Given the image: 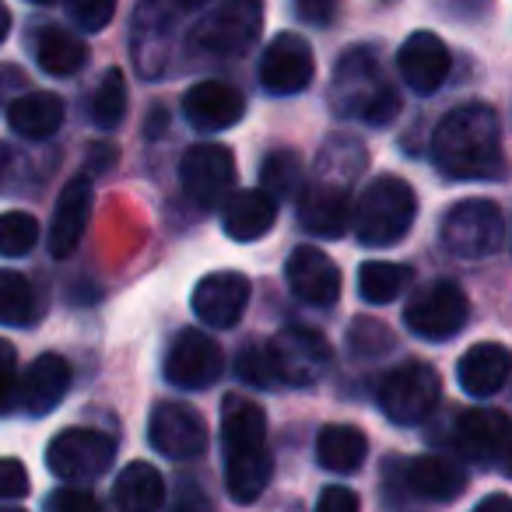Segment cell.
Segmentation results:
<instances>
[{"mask_svg":"<svg viewBox=\"0 0 512 512\" xmlns=\"http://www.w3.org/2000/svg\"><path fill=\"white\" fill-rule=\"evenodd\" d=\"M432 162L446 179H502V127L491 106H460L432 134Z\"/></svg>","mask_w":512,"mask_h":512,"instance_id":"1","label":"cell"},{"mask_svg":"<svg viewBox=\"0 0 512 512\" xmlns=\"http://www.w3.org/2000/svg\"><path fill=\"white\" fill-rule=\"evenodd\" d=\"M330 106L337 116L362 120L369 127H386L397 120L400 95L379 71V57L369 46H355L337 60L334 85H330Z\"/></svg>","mask_w":512,"mask_h":512,"instance_id":"2","label":"cell"},{"mask_svg":"<svg viewBox=\"0 0 512 512\" xmlns=\"http://www.w3.org/2000/svg\"><path fill=\"white\" fill-rule=\"evenodd\" d=\"M414 218H418V197H414L411 186L397 176L372 179V183L365 186L362 200L351 207L358 242L372 249L397 246V242L411 232Z\"/></svg>","mask_w":512,"mask_h":512,"instance_id":"3","label":"cell"},{"mask_svg":"<svg viewBox=\"0 0 512 512\" xmlns=\"http://www.w3.org/2000/svg\"><path fill=\"white\" fill-rule=\"evenodd\" d=\"M442 246L463 260H484L505 246V214L495 200L470 197L446 211L439 228Z\"/></svg>","mask_w":512,"mask_h":512,"instance_id":"4","label":"cell"},{"mask_svg":"<svg viewBox=\"0 0 512 512\" xmlns=\"http://www.w3.org/2000/svg\"><path fill=\"white\" fill-rule=\"evenodd\" d=\"M264 29V0H225L190 32V46L211 57H242Z\"/></svg>","mask_w":512,"mask_h":512,"instance_id":"5","label":"cell"},{"mask_svg":"<svg viewBox=\"0 0 512 512\" xmlns=\"http://www.w3.org/2000/svg\"><path fill=\"white\" fill-rule=\"evenodd\" d=\"M379 407L393 425H421L439 407L442 383L428 362H404L386 372L376 390Z\"/></svg>","mask_w":512,"mask_h":512,"instance_id":"6","label":"cell"},{"mask_svg":"<svg viewBox=\"0 0 512 512\" xmlns=\"http://www.w3.org/2000/svg\"><path fill=\"white\" fill-rule=\"evenodd\" d=\"M470 302L453 281H432L418 288L404 306V323L421 341H449L467 327Z\"/></svg>","mask_w":512,"mask_h":512,"instance_id":"7","label":"cell"},{"mask_svg":"<svg viewBox=\"0 0 512 512\" xmlns=\"http://www.w3.org/2000/svg\"><path fill=\"white\" fill-rule=\"evenodd\" d=\"M116 460V446L109 435L95 428H67L46 449V467L67 484H92L109 474Z\"/></svg>","mask_w":512,"mask_h":512,"instance_id":"8","label":"cell"},{"mask_svg":"<svg viewBox=\"0 0 512 512\" xmlns=\"http://www.w3.org/2000/svg\"><path fill=\"white\" fill-rule=\"evenodd\" d=\"M225 376V355L204 330H179L165 351V379L179 390H207Z\"/></svg>","mask_w":512,"mask_h":512,"instance_id":"9","label":"cell"},{"mask_svg":"<svg viewBox=\"0 0 512 512\" xmlns=\"http://www.w3.org/2000/svg\"><path fill=\"white\" fill-rule=\"evenodd\" d=\"M179 183L183 193L197 207L211 211L232 193L235 186V158L225 144H197L179 162Z\"/></svg>","mask_w":512,"mask_h":512,"instance_id":"10","label":"cell"},{"mask_svg":"<svg viewBox=\"0 0 512 512\" xmlns=\"http://www.w3.org/2000/svg\"><path fill=\"white\" fill-rule=\"evenodd\" d=\"M148 442L158 456L169 460H197L207 453V428L193 407L179 400H162L155 404L148 421Z\"/></svg>","mask_w":512,"mask_h":512,"instance_id":"11","label":"cell"},{"mask_svg":"<svg viewBox=\"0 0 512 512\" xmlns=\"http://www.w3.org/2000/svg\"><path fill=\"white\" fill-rule=\"evenodd\" d=\"M267 348H271L281 386H313L316 379L327 372L330 358H334L327 337L316 334V330H306V327L281 330Z\"/></svg>","mask_w":512,"mask_h":512,"instance_id":"12","label":"cell"},{"mask_svg":"<svg viewBox=\"0 0 512 512\" xmlns=\"http://www.w3.org/2000/svg\"><path fill=\"white\" fill-rule=\"evenodd\" d=\"M316 74L313 46L295 32H281L267 43L264 57H260V85L271 95H295L309 88Z\"/></svg>","mask_w":512,"mask_h":512,"instance_id":"13","label":"cell"},{"mask_svg":"<svg viewBox=\"0 0 512 512\" xmlns=\"http://www.w3.org/2000/svg\"><path fill=\"white\" fill-rule=\"evenodd\" d=\"M193 316L214 330H228L242 320L249 306V278L239 271H214L193 288Z\"/></svg>","mask_w":512,"mask_h":512,"instance_id":"14","label":"cell"},{"mask_svg":"<svg viewBox=\"0 0 512 512\" xmlns=\"http://www.w3.org/2000/svg\"><path fill=\"white\" fill-rule=\"evenodd\" d=\"M449 57L446 43H442L435 32H414L404 39L397 53V67H400V81L407 85V92L414 95H435L449 78Z\"/></svg>","mask_w":512,"mask_h":512,"instance_id":"15","label":"cell"},{"mask_svg":"<svg viewBox=\"0 0 512 512\" xmlns=\"http://www.w3.org/2000/svg\"><path fill=\"white\" fill-rule=\"evenodd\" d=\"M285 274H288L292 292L299 295L306 306L330 309V306H337V299H341V271H337V264L323 253V249L295 246L292 256H288Z\"/></svg>","mask_w":512,"mask_h":512,"instance_id":"16","label":"cell"},{"mask_svg":"<svg viewBox=\"0 0 512 512\" xmlns=\"http://www.w3.org/2000/svg\"><path fill=\"white\" fill-rule=\"evenodd\" d=\"M246 116V99L225 81H200L183 95V120L200 134H218Z\"/></svg>","mask_w":512,"mask_h":512,"instance_id":"17","label":"cell"},{"mask_svg":"<svg viewBox=\"0 0 512 512\" xmlns=\"http://www.w3.org/2000/svg\"><path fill=\"white\" fill-rule=\"evenodd\" d=\"M92 176L81 172L71 183L60 190V200L53 207V221H50V235H46V246H50L53 260H67V256L78 249L81 235H85L88 214H92Z\"/></svg>","mask_w":512,"mask_h":512,"instance_id":"18","label":"cell"},{"mask_svg":"<svg viewBox=\"0 0 512 512\" xmlns=\"http://www.w3.org/2000/svg\"><path fill=\"white\" fill-rule=\"evenodd\" d=\"M71 390V362L64 355H39L25 372H18V407L32 418L57 411V404Z\"/></svg>","mask_w":512,"mask_h":512,"instance_id":"19","label":"cell"},{"mask_svg":"<svg viewBox=\"0 0 512 512\" xmlns=\"http://www.w3.org/2000/svg\"><path fill=\"white\" fill-rule=\"evenodd\" d=\"M453 442L470 463H498L505 456V442H509V418L495 407H474L456 418Z\"/></svg>","mask_w":512,"mask_h":512,"instance_id":"20","label":"cell"},{"mask_svg":"<svg viewBox=\"0 0 512 512\" xmlns=\"http://www.w3.org/2000/svg\"><path fill=\"white\" fill-rule=\"evenodd\" d=\"M351 193L348 186L337 183H316L302 193L299 200V225L313 235H323V239H341L351 225Z\"/></svg>","mask_w":512,"mask_h":512,"instance_id":"21","label":"cell"},{"mask_svg":"<svg viewBox=\"0 0 512 512\" xmlns=\"http://www.w3.org/2000/svg\"><path fill=\"white\" fill-rule=\"evenodd\" d=\"M221 228L232 242H253L278 221V200L264 190H239L221 200Z\"/></svg>","mask_w":512,"mask_h":512,"instance_id":"22","label":"cell"},{"mask_svg":"<svg viewBox=\"0 0 512 512\" xmlns=\"http://www.w3.org/2000/svg\"><path fill=\"white\" fill-rule=\"evenodd\" d=\"M8 123L18 137L25 141H50L60 127H64V116H67V106L57 92H29L11 99L8 106Z\"/></svg>","mask_w":512,"mask_h":512,"instance_id":"23","label":"cell"},{"mask_svg":"<svg viewBox=\"0 0 512 512\" xmlns=\"http://www.w3.org/2000/svg\"><path fill=\"white\" fill-rule=\"evenodd\" d=\"M456 379H460L467 397H495L505 386V379H509V351L495 341L474 344V348L463 351L460 365H456Z\"/></svg>","mask_w":512,"mask_h":512,"instance_id":"24","label":"cell"},{"mask_svg":"<svg viewBox=\"0 0 512 512\" xmlns=\"http://www.w3.org/2000/svg\"><path fill=\"white\" fill-rule=\"evenodd\" d=\"M274 477V460L267 453V442L260 446H242V449H225V488L232 495V502L249 505L264 495L267 484Z\"/></svg>","mask_w":512,"mask_h":512,"instance_id":"25","label":"cell"},{"mask_svg":"<svg viewBox=\"0 0 512 512\" xmlns=\"http://www.w3.org/2000/svg\"><path fill=\"white\" fill-rule=\"evenodd\" d=\"M407 488L414 491L418 498H428V502H456L467 488V470L460 467L449 456H414L411 463L404 467Z\"/></svg>","mask_w":512,"mask_h":512,"instance_id":"26","label":"cell"},{"mask_svg":"<svg viewBox=\"0 0 512 512\" xmlns=\"http://www.w3.org/2000/svg\"><path fill=\"white\" fill-rule=\"evenodd\" d=\"M172 18L162 11V0H141L134 18V57H137V71L144 78H158L162 64L169 57V43H172Z\"/></svg>","mask_w":512,"mask_h":512,"instance_id":"27","label":"cell"},{"mask_svg":"<svg viewBox=\"0 0 512 512\" xmlns=\"http://www.w3.org/2000/svg\"><path fill=\"white\" fill-rule=\"evenodd\" d=\"M267 442V414L256 400L242 397V393H228L221 400V446L242 449V446H260Z\"/></svg>","mask_w":512,"mask_h":512,"instance_id":"28","label":"cell"},{"mask_svg":"<svg viewBox=\"0 0 512 512\" xmlns=\"http://www.w3.org/2000/svg\"><path fill=\"white\" fill-rule=\"evenodd\" d=\"M369 456V439L355 425H327L316 435V460L330 474H351Z\"/></svg>","mask_w":512,"mask_h":512,"instance_id":"29","label":"cell"},{"mask_svg":"<svg viewBox=\"0 0 512 512\" xmlns=\"http://www.w3.org/2000/svg\"><path fill=\"white\" fill-rule=\"evenodd\" d=\"M113 502L127 512H155L165 505V481L151 463H127L113 484Z\"/></svg>","mask_w":512,"mask_h":512,"instance_id":"30","label":"cell"},{"mask_svg":"<svg viewBox=\"0 0 512 512\" xmlns=\"http://www.w3.org/2000/svg\"><path fill=\"white\" fill-rule=\"evenodd\" d=\"M36 60L53 78H71L88 64V46L74 32L60 29V25H46L36 36Z\"/></svg>","mask_w":512,"mask_h":512,"instance_id":"31","label":"cell"},{"mask_svg":"<svg viewBox=\"0 0 512 512\" xmlns=\"http://www.w3.org/2000/svg\"><path fill=\"white\" fill-rule=\"evenodd\" d=\"M414 285V267L407 264H386V260H369L358 271V295L369 306H390L407 288Z\"/></svg>","mask_w":512,"mask_h":512,"instance_id":"32","label":"cell"},{"mask_svg":"<svg viewBox=\"0 0 512 512\" xmlns=\"http://www.w3.org/2000/svg\"><path fill=\"white\" fill-rule=\"evenodd\" d=\"M362 169H365V148L355 137L334 134L327 141V148L320 151V158H316V176H320L323 183L348 186V190H351V183L362 176Z\"/></svg>","mask_w":512,"mask_h":512,"instance_id":"33","label":"cell"},{"mask_svg":"<svg viewBox=\"0 0 512 512\" xmlns=\"http://www.w3.org/2000/svg\"><path fill=\"white\" fill-rule=\"evenodd\" d=\"M36 316V295L25 274L0 267V323L4 327H29Z\"/></svg>","mask_w":512,"mask_h":512,"instance_id":"34","label":"cell"},{"mask_svg":"<svg viewBox=\"0 0 512 512\" xmlns=\"http://www.w3.org/2000/svg\"><path fill=\"white\" fill-rule=\"evenodd\" d=\"M92 120L95 127L102 130H116L123 123V116H127V81H123V71L120 67H109L106 74H102L99 88H95L92 95Z\"/></svg>","mask_w":512,"mask_h":512,"instance_id":"35","label":"cell"},{"mask_svg":"<svg viewBox=\"0 0 512 512\" xmlns=\"http://www.w3.org/2000/svg\"><path fill=\"white\" fill-rule=\"evenodd\" d=\"M302 186V158L288 148H278L260 165V190L271 193L274 200L295 197Z\"/></svg>","mask_w":512,"mask_h":512,"instance_id":"36","label":"cell"},{"mask_svg":"<svg viewBox=\"0 0 512 512\" xmlns=\"http://www.w3.org/2000/svg\"><path fill=\"white\" fill-rule=\"evenodd\" d=\"M39 242V221L29 211H4L0 214V256L15 260V256L32 253Z\"/></svg>","mask_w":512,"mask_h":512,"instance_id":"37","label":"cell"},{"mask_svg":"<svg viewBox=\"0 0 512 512\" xmlns=\"http://www.w3.org/2000/svg\"><path fill=\"white\" fill-rule=\"evenodd\" d=\"M235 372H239L242 383L256 386V390H278L281 379L274 369V358L267 344H246V348L235 355Z\"/></svg>","mask_w":512,"mask_h":512,"instance_id":"38","label":"cell"},{"mask_svg":"<svg viewBox=\"0 0 512 512\" xmlns=\"http://www.w3.org/2000/svg\"><path fill=\"white\" fill-rule=\"evenodd\" d=\"M348 344L358 358H379L386 351H393V334L386 323L372 320V316H362V320L351 323V334H348Z\"/></svg>","mask_w":512,"mask_h":512,"instance_id":"39","label":"cell"},{"mask_svg":"<svg viewBox=\"0 0 512 512\" xmlns=\"http://www.w3.org/2000/svg\"><path fill=\"white\" fill-rule=\"evenodd\" d=\"M67 11L85 32H102L116 15V0H67Z\"/></svg>","mask_w":512,"mask_h":512,"instance_id":"40","label":"cell"},{"mask_svg":"<svg viewBox=\"0 0 512 512\" xmlns=\"http://www.w3.org/2000/svg\"><path fill=\"white\" fill-rule=\"evenodd\" d=\"M18 407V355L0 337V414H11Z\"/></svg>","mask_w":512,"mask_h":512,"instance_id":"41","label":"cell"},{"mask_svg":"<svg viewBox=\"0 0 512 512\" xmlns=\"http://www.w3.org/2000/svg\"><path fill=\"white\" fill-rule=\"evenodd\" d=\"M29 495V470L25 463L0 456V502H15V498Z\"/></svg>","mask_w":512,"mask_h":512,"instance_id":"42","label":"cell"},{"mask_svg":"<svg viewBox=\"0 0 512 512\" xmlns=\"http://www.w3.org/2000/svg\"><path fill=\"white\" fill-rule=\"evenodd\" d=\"M46 509L50 512H95L99 509V498H95L92 491L78 488V484H67V488L53 491V495L46 498Z\"/></svg>","mask_w":512,"mask_h":512,"instance_id":"43","label":"cell"},{"mask_svg":"<svg viewBox=\"0 0 512 512\" xmlns=\"http://www.w3.org/2000/svg\"><path fill=\"white\" fill-rule=\"evenodd\" d=\"M358 505H362L358 495L344 488V484H330V488H323L320 498H316V509L320 512H355Z\"/></svg>","mask_w":512,"mask_h":512,"instance_id":"44","label":"cell"},{"mask_svg":"<svg viewBox=\"0 0 512 512\" xmlns=\"http://www.w3.org/2000/svg\"><path fill=\"white\" fill-rule=\"evenodd\" d=\"M295 4H299V15L313 25H327L337 8V0H295Z\"/></svg>","mask_w":512,"mask_h":512,"instance_id":"45","label":"cell"},{"mask_svg":"<svg viewBox=\"0 0 512 512\" xmlns=\"http://www.w3.org/2000/svg\"><path fill=\"white\" fill-rule=\"evenodd\" d=\"M88 165H92V172L113 169V165H116V148H113V144H92V151H88Z\"/></svg>","mask_w":512,"mask_h":512,"instance_id":"46","label":"cell"},{"mask_svg":"<svg viewBox=\"0 0 512 512\" xmlns=\"http://www.w3.org/2000/svg\"><path fill=\"white\" fill-rule=\"evenodd\" d=\"M8 32H11V11L4 8V0H0V43L8 39Z\"/></svg>","mask_w":512,"mask_h":512,"instance_id":"47","label":"cell"},{"mask_svg":"<svg viewBox=\"0 0 512 512\" xmlns=\"http://www.w3.org/2000/svg\"><path fill=\"white\" fill-rule=\"evenodd\" d=\"M491 505H498V509H502V505H509V498H505V495L488 498V502H481V505H477V509H491Z\"/></svg>","mask_w":512,"mask_h":512,"instance_id":"48","label":"cell"},{"mask_svg":"<svg viewBox=\"0 0 512 512\" xmlns=\"http://www.w3.org/2000/svg\"><path fill=\"white\" fill-rule=\"evenodd\" d=\"M176 4H183V8H204L207 0H176Z\"/></svg>","mask_w":512,"mask_h":512,"instance_id":"49","label":"cell"},{"mask_svg":"<svg viewBox=\"0 0 512 512\" xmlns=\"http://www.w3.org/2000/svg\"><path fill=\"white\" fill-rule=\"evenodd\" d=\"M32 4H53V0H32Z\"/></svg>","mask_w":512,"mask_h":512,"instance_id":"50","label":"cell"}]
</instances>
